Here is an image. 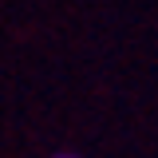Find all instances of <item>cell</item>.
I'll return each mask as SVG.
<instances>
[{"label": "cell", "instance_id": "cell-1", "mask_svg": "<svg viewBox=\"0 0 158 158\" xmlns=\"http://www.w3.org/2000/svg\"><path fill=\"white\" fill-rule=\"evenodd\" d=\"M56 158H75V154H56Z\"/></svg>", "mask_w": 158, "mask_h": 158}]
</instances>
